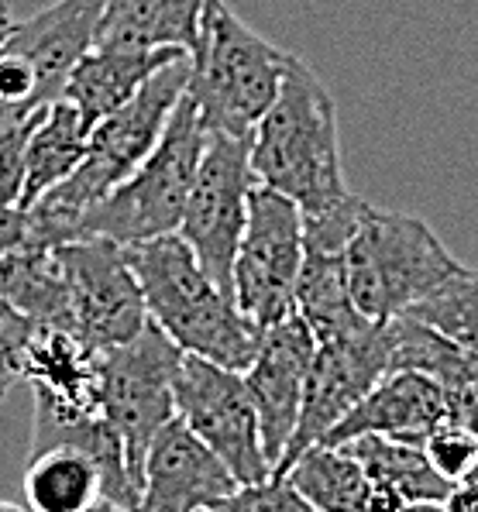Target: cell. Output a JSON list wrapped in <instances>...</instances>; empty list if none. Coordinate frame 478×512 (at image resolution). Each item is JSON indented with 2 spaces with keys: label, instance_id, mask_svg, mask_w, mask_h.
Here are the masks:
<instances>
[{
  "label": "cell",
  "instance_id": "cell-1",
  "mask_svg": "<svg viewBox=\"0 0 478 512\" xmlns=\"http://www.w3.org/2000/svg\"><path fill=\"white\" fill-rule=\"evenodd\" d=\"M190 69L193 55L162 66L128 104L90 131L80 169L52 193H45L31 210H25L28 244L59 248V244L76 238V227H80L86 210L104 200L114 186H121L155 152L172 110L190 86Z\"/></svg>",
  "mask_w": 478,
  "mask_h": 512
},
{
  "label": "cell",
  "instance_id": "cell-2",
  "mask_svg": "<svg viewBox=\"0 0 478 512\" xmlns=\"http://www.w3.org/2000/svg\"><path fill=\"white\" fill-rule=\"evenodd\" d=\"M252 169L303 210L327 214L351 196L341 165L338 104L303 59H289L286 80L269 114L252 131Z\"/></svg>",
  "mask_w": 478,
  "mask_h": 512
},
{
  "label": "cell",
  "instance_id": "cell-3",
  "mask_svg": "<svg viewBox=\"0 0 478 512\" xmlns=\"http://www.w3.org/2000/svg\"><path fill=\"white\" fill-rule=\"evenodd\" d=\"M128 262L145 296L148 320L162 327L186 354L207 358L231 372H248L265 330L238 310L207 272L183 238L128 244Z\"/></svg>",
  "mask_w": 478,
  "mask_h": 512
},
{
  "label": "cell",
  "instance_id": "cell-4",
  "mask_svg": "<svg viewBox=\"0 0 478 512\" xmlns=\"http://www.w3.org/2000/svg\"><path fill=\"white\" fill-rule=\"evenodd\" d=\"M289 59L293 55L248 28L227 0H214L203 14L186 86L200 128L207 135L252 138L258 121L276 104Z\"/></svg>",
  "mask_w": 478,
  "mask_h": 512
},
{
  "label": "cell",
  "instance_id": "cell-5",
  "mask_svg": "<svg viewBox=\"0 0 478 512\" xmlns=\"http://www.w3.org/2000/svg\"><path fill=\"white\" fill-rule=\"evenodd\" d=\"M461 262L444 248L427 220L365 203L344 244L348 293L368 320L403 317L406 310L448 282Z\"/></svg>",
  "mask_w": 478,
  "mask_h": 512
},
{
  "label": "cell",
  "instance_id": "cell-6",
  "mask_svg": "<svg viewBox=\"0 0 478 512\" xmlns=\"http://www.w3.org/2000/svg\"><path fill=\"white\" fill-rule=\"evenodd\" d=\"M203 148H207V131L200 128L193 97L183 93L155 152L121 186H114L104 200L86 210L76 227V238H107L128 248V244L152 241L162 234H176L183 224Z\"/></svg>",
  "mask_w": 478,
  "mask_h": 512
},
{
  "label": "cell",
  "instance_id": "cell-7",
  "mask_svg": "<svg viewBox=\"0 0 478 512\" xmlns=\"http://www.w3.org/2000/svg\"><path fill=\"white\" fill-rule=\"evenodd\" d=\"M183 354L152 320L128 344L100 354V413L121 437L138 499L148 447L166 423L176 420V375L183 368Z\"/></svg>",
  "mask_w": 478,
  "mask_h": 512
},
{
  "label": "cell",
  "instance_id": "cell-8",
  "mask_svg": "<svg viewBox=\"0 0 478 512\" xmlns=\"http://www.w3.org/2000/svg\"><path fill=\"white\" fill-rule=\"evenodd\" d=\"M303 255V210L258 183L248 196V220L231 269V296L252 324L269 330L296 313Z\"/></svg>",
  "mask_w": 478,
  "mask_h": 512
},
{
  "label": "cell",
  "instance_id": "cell-9",
  "mask_svg": "<svg viewBox=\"0 0 478 512\" xmlns=\"http://www.w3.org/2000/svg\"><path fill=\"white\" fill-rule=\"evenodd\" d=\"M258 186L252 169V138L207 135L193 179L179 238L193 248L200 269L231 296V269L248 220V196Z\"/></svg>",
  "mask_w": 478,
  "mask_h": 512
},
{
  "label": "cell",
  "instance_id": "cell-10",
  "mask_svg": "<svg viewBox=\"0 0 478 512\" xmlns=\"http://www.w3.org/2000/svg\"><path fill=\"white\" fill-rule=\"evenodd\" d=\"M176 416L231 468L241 485L272 478L258 409L241 372L183 354V368L176 375Z\"/></svg>",
  "mask_w": 478,
  "mask_h": 512
},
{
  "label": "cell",
  "instance_id": "cell-11",
  "mask_svg": "<svg viewBox=\"0 0 478 512\" xmlns=\"http://www.w3.org/2000/svg\"><path fill=\"white\" fill-rule=\"evenodd\" d=\"M66 272L73 334L104 354L138 337L148 324L145 296L131 272L128 248L107 238H76L56 248Z\"/></svg>",
  "mask_w": 478,
  "mask_h": 512
},
{
  "label": "cell",
  "instance_id": "cell-12",
  "mask_svg": "<svg viewBox=\"0 0 478 512\" xmlns=\"http://www.w3.org/2000/svg\"><path fill=\"white\" fill-rule=\"evenodd\" d=\"M389 375V344H386V324H368L358 334L334 337V341H317L313 368L303 392V409L296 430L289 437L286 451L272 471V478H282L300 454L310 447L324 444L344 416L351 413L382 378Z\"/></svg>",
  "mask_w": 478,
  "mask_h": 512
},
{
  "label": "cell",
  "instance_id": "cell-13",
  "mask_svg": "<svg viewBox=\"0 0 478 512\" xmlns=\"http://www.w3.org/2000/svg\"><path fill=\"white\" fill-rule=\"evenodd\" d=\"M313 354H317L313 330L300 313H289L286 320L265 330L255 361L248 365V372H241L255 399L258 423H262V447L272 471H276L282 451L296 430V420H300Z\"/></svg>",
  "mask_w": 478,
  "mask_h": 512
},
{
  "label": "cell",
  "instance_id": "cell-14",
  "mask_svg": "<svg viewBox=\"0 0 478 512\" xmlns=\"http://www.w3.org/2000/svg\"><path fill=\"white\" fill-rule=\"evenodd\" d=\"M234 488L241 482L231 468L176 416L145 454L138 512H200Z\"/></svg>",
  "mask_w": 478,
  "mask_h": 512
},
{
  "label": "cell",
  "instance_id": "cell-15",
  "mask_svg": "<svg viewBox=\"0 0 478 512\" xmlns=\"http://www.w3.org/2000/svg\"><path fill=\"white\" fill-rule=\"evenodd\" d=\"M107 0H56L25 21H14L4 45L35 66L45 104L62 100L76 62L97 45Z\"/></svg>",
  "mask_w": 478,
  "mask_h": 512
},
{
  "label": "cell",
  "instance_id": "cell-16",
  "mask_svg": "<svg viewBox=\"0 0 478 512\" xmlns=\"http://www.w3.org/2000/svg\"><path fill=\"white\" fill-rule=\"evenodd\" d=\"M437 423H444V385L420 372H393L327 433L324 444L341 447L358 437L423 444Z\"/></svg>",
  "mask_w": 478,
  "mask_h": 512
},
{
  "label": "cell",
  "instance_id": "cell-17",
  "mask_svg": "<svg viewBox=\"0 0 478 512\" xmlns=\"http://www.w3.org/2000/svg\"><path fill=\"white\" fill-rule=\"evenodd\" d=\"M25 382L35 392V409L66 420L100 413V354L69 330H35L25 351Z\"/></svg>",
  "mask_w": 478,
  "mask_h": 512
},
{
  "label": "cell",
  "instance_id": "cell-18",
  "mask_svg": "<svg viewBox=\"0 0 478 512\" xmlns=\"http://www.w3.org/2000/svg\"><path fill=\"white\" fill-rule=\"evenodd\" d=\"M183 49H97L76 62L62 100L80 110L86 128H97L104 117L121 110L131 97L159 73L162 66L183 59Z\"/></svg>",
  "mask_w": 478,
  "mask_h": 512
},
{
  "label": "cell",
  "instance_id": "cell-19",
  "mask_svg": "<svg viewBox=\"0 0 478 512\" xmlns=\"http://www.w3.org/2000/svg\"><path fill=\"white\" fill-rule=\"evenodd\" d=\"M214 0H107L97 49L197 52L203 14Z\"/></svg>",
  "mask_w": 478,
  "mask_h": 512
},
{
  "label": "cell",
  "instance_id": "cell-20",
  "mask_svg": "<svg viewBox=\"0 0 478 512\" xmlns=\"http://www.w3.org/2000/svg\"><path fill=\"white\" fill-rule=\"evenodd\" d=\"M351 458L362 461L372 482V512H399L413 502H444L451 492L448 478L437 475L420 444L389 437H358L341 444Z\"/></svg>",
  "mask_w": 478,
  "mask_h": 512
},
{
  "label": "cell",
  "instance_id": "cell-21",
  "mask_svg": "<svg viewBox=\"0 0 478 512\" xmlns=\"http://www.w3.org/2000/svg\"><path fill=\"white\" fill-rule=\"evenodd\" d=\"M0 299L25 313L31 324L73 334V306L56 248L25 241L0 255Z\"/></svg>",
  "mask_w": 478,
  "mask_h": 512
},
{
  "label": "cell",
  "instance_id": "cell-22",
  "mask_svg": "<svg viewBox=\"0 0 478 512\" xmlns=\"http://www.w3.org/2000/svg\"><path fill=\"white\" fill-rule=\"evenodd\" d=\"M307 244V241H303ZM296 313L307 320L317 341H334L365 330L372 320L358 313L348 293V272H344V251L307 244L300 282H296ZM379 324V320H375Z\"/></svg>",
  "mask_w": 478,
  "mask_h": 512
},
{
  "label": "cell",
  "instance_id": "cell-23",
  "mask_svg": "<svg viewBox=\"0 0 478 512\" xmlns=\"http://www.w3.org/2000/svg\"><path fill=\"white\" fill-rule=\"evenodd\" d=\"M90 128L83 124L80 110L66 100H56L38 114L28 138L25 155V189H21V210H31L45 193H52L59 183H66L80 169L86 155Z\"/></svg>",
  "mask_w": 478,
  "mask_h": 512
},
{
  "label": "cell",
  "instance_id": "cell-24",
  "mask_svg": "<svg viewBox=\"0 0 478 512\" xmlns=\"http://www.w3.org/2000/svg\"><path fill=\"white\" fill-rule=\"evenodd\" d=\"M289 485L313 512H372V482L358 458L344 447L317 444L289 464Z\"/></svg>",
  "mask_w": 478,
  "mask_h": 512
},
{
  "label": "cell",
  "instance_id": "cell-25",
  "mask_svg": "<svg viewBox=\"0 0 478 512\" xmlns=\"http://www.w3.org/2000/svg\"><path fill=\"white\" fill-rule=\"evenodd\" d=\"M21 488L31 512H86L104 495L97 464L76 447H52L28 458Z\"/></svg>",
  "mask_w": 478,
  "mask_h": 512
},
{
  "label": "cell",
  "instance_id": "cell-26",
  "mask_svg": "<svg viewBox=\"0 0 478 512\" xmlns=\"http://www.w3.org/2000/svg\"><path fill=\"white\" fill-rule=\"evenodd\" d=\"M386 344H389V375L393 372H420L441 385L478 378V354L465 351L444 337L441 330L427 327L423 320L393 317L386 320Z\"/></svg>",
  "mask_w": 478,
  "mask_h": 512
},
{
  "label": "cell",
  "instance_id": "cell-27",
  "mask_svg": "<svg viewBox=\"0 0 478 512\" xmlns=\"http://www.w3.org/2000/svg\"><path fill=\"white\" fill-rule=\"evenodd\" d=\"M406 313L423 320L427 327L441 330L465 351L478 354V269L461 265L448 282H441L434 293L423 296Z\"/></svg>",
  "mask_w": 478,
  "mask_h": 512
},
{
  "label": "cell",
  "instance_id": "cell-28",
  "mask_svg": "<svg viewBox=\"0 0 478 512\" xmlns=\"http://www.w3.org/2000/svg\"><path fill=\"white\" fill-rule=\"evenodd\" d=\"M420 447H423V454H427V461L437 468V475L448 478L451 485L468 482V478L475 475L478 437H472V433L465 427H458V423H451V420L437 423Z\"/></svg>",
  "mask_w": 478,
  "mask_h": 512
},
{
  "label": "cell",
  "instance_id": "cell-29",
  "mask_svg": "<svg viewBox=\"0 0 478 512\" xmlns=\"http://www.w3.org/2000/svg\"><path fill=\"white\" fill-rule=\"evenodd\" d=\"M200 512H313L307 502L300 499L286 478H265L258 485H241L221 502L200 509Z\"/></svg>",
  "mask_w": 478,
  "mask_h": 512
},
{
  "label": "cell",
  "instance_id": "cell-30",
  "mask_svg": "<svg viewBox=\"0 0 478 512\" xmlns=\"http://www.w3.org/2000/svg\"><path fill=\"white\" fill-rule=\"evenodd\" d=\"M38 324H31L25 313L0 299V399L25 382V351L35 337Z\"/></svg>",
  "mask_w": 478,
  "mask_h": 512
},
{
  "label": "cell",
  "instance_id": "cell-31",
  "mask_svg": "<svg viewBox=\"0 0 478 512\" xmlns=\"http://www.w3.org/2000/svg\"><path fill=\"white\" fill-rule=\"evenodd\" d=\"M38 114L31 121L7 124L0 128V207H18L21 189H25V155H28V138L35 128Z\"/></svg>",
  "mask_w": 478,
  "mask_h": 512
},
{
  "label": "cell",
  "instance_id": "cell-32",
  "mask_svg": "<svg viewBox=\"0 0 478 512\" xmlns=\"http://www.w3.org/2000/svg\"><path fill=\"white\" fill-rule=\"evenodd\" d=\"M444 420L458 423L472 437H478V378L444 385Z\"/></svg>",
  "mask_w": 478,
  "mask_h": 512
},
{
  "label": "cell",
  "instance_id": "cell-33",
  "mask_svg": "<svg viewBox=\"0 0 478 512\" xmlns=\"http://www.w3.org/2000/svg\"><path fill=\"white\" fill-rule=\"evenodd\" d=\"M28 238V214L21 207H0V255L21 248Z\"/></svg>",
  "mask_w": 478,
  "mask_h": 512
},
{
  "label": "cell",
  "instance_id": "cell-34",
  "mask_svg": "<svg viewBox=\"0 0 478 512\" xmlns=\"http://www.w3.org/2000/svg\"><path fill=\"white\" fill-rule=\"evenodd\" d=\"M444 512H478V478L451 485L448 499H444Z\"/></svg>",
  "mask_w": 478,
  "mask_h": 512
},
{
  "label": "cell",
  "instance_id": "cell-35",
  "mask_svg": "<svg viewBox=\"0 0 478 512\" xmlns=\"http://www.w3.org/2000/svg\"><path fill=\"white\" fill-rule=\"evenodd\" d=\"M86 512H138V509H128V506H121V502H114V499H104V495H100L97 502H93L90 509Z\"/></svg>",
  "mask_w": 478,
  "mask_h": 512
},
{
  "label": "cell",
  "instance_id": "cell-36",
  "mask_svg": "<svg viewBox=\"0 0 478 512\" xmlns=\"http://www.w3.org/2000/svg\"><path fill=\"white\" fill-rule=\"evenodd\" d=\"M399 512H444V502H413V506H403Z\"/></svg>",
  "mask_w": 478,
  "mask_h": 512
},
{
  "label": "cell",
  "instance_id": "cell-37",
  "mask_svg": "<svg viewBox=\"0 0 478 512\" xmlns=\"http://www.w3.org/2000/svg\"><path fill=\"white\" fill-rule=\"evenodd\" d=\"M0 512H31L28 506H18V502H0Z\"/></svg>",
  "mask_w": 478,
  "mask_h": 512
},
{
  "label": "cell",
  "instance_id": "cell-38",
  "mask_svg": "<svg viewBox=\"0 0 478 512\" xmlns=\"http://www.w3.org/2000/svg\"><path fill=\"white\" fill-rule=\"evenodd\" d=\"M14 21L11 18H0V45H4V38H7V31H11Z\"/></svg>",
  "mask_w": 478,
  "mask_h": 512
},
{
  "label": "cell",
  "instance_id": "cell-39",
  "mask_svg": "<svg viewBox=\"0 0 478 512\" xmlns=\"http://www.w3.org/2000/svg\"><path fill=\"white\" fill-rule=\"evenodd\" d=\"M0 18H11V0H0Z\"/></svg>",
  "mask_w": 478,
  "mask_h": 512
}]
</instances>
